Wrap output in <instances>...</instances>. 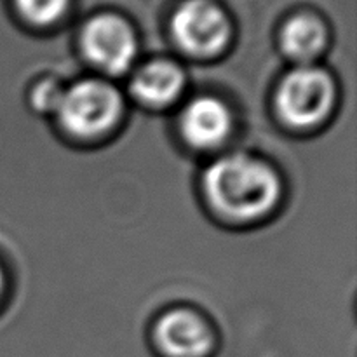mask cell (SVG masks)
Listing matches in <instances>:
<instances>
[{"instance_id":"obj_12","label":"cell","mask_w":357,"mask_h":357,"mask_svg":"<svg viewBox=\"0 0 357 357\" xmlns=\"http://www.w3.org/2000/svg\"><path fill=\"white\" fill-rule=\"evenodd\" d=\"M3 286V275H2V271H0V289H2Z\"/></svg>"},{"instance_id":"obj_9","label":"cell","mask_w":357,"mask_h":357,"mask_svg":"<svg viewBox=\"0 0 357 357\" xmlns=\"http://www.w3.org/2000/svg\"><path fill=\"white\" fill-rule=\"evenodd\" d=\"M326 42L323 24L310 16L293 17L282 31V47L291 58L309 61L321 52Z\"/></svg>"},{"instance_id":"obj_10","label":"cell","mask_w":357,"mask_h":357,"mask_svg":"<svg viewBox=\"0 0 357 357\" xmlns=\"http://www.w3.org/2000/svg\"><path fill=\"white\" fill-rule=\"evenodd\" d=\"M24 17L33 23L47 24L58 20L68 0H16Z\"/></svg>"},{"instance_id":"obj_7","label":"cell","mask_w":357,"mask_h":357,"mask_svg":"<svg viewBox=\"0 0 357 357\" xmlns=\"http://www.w3.org/2000/svg\"><path fill=\"white\" fill-rule=\"evenodd\" d=\"M230 126L229 108L216 98H197L181 115V132L195 149L218 146L229 136Z\"/></svg>"},{"instance_id":"obj_6","label":"cell","mask_w":357,"mask_h":357,"mask_svg":"<svg viewBox=\"0 0 357 357\" xmlns=\"http://www.w3.org/2000/svg\"><path fill=\"white\" fill-rule=\"evenodd\" d=\"M155 335L160 349L171 357H201L211 347V333L206 323L188 310L166 314Z\"/></svg>"},{"instance_id":"obj_5","label":"cell","mask_w":357,"mask_h":357,"mask_svg":"<svg viewBox=\"0 0 357 357\" xmlns=\"http://www.w3.org/2000/svg\"><path fill=\"white\" fill-rule=\"evenodd\" d=\"M82 45L87 58L108 73L126 72L136 54L131 28L115 16L94 17L84 30Z\"/></svg>"},{"instance_id":"obj_4","label":"cell","mask_w":357,"mask_h":357,"mask_svg":"<svg viewBox=\"0 0 357 357\" xmlns=\"http://www.w3.org/2000/svg\"><path fill=\"white\" fill-rule=\"evenodd\" d=\"M173 33L181 49L199 56L218 52L230 37L225 14L206 0L181 6L173 20Z\"/></svg>"},{"instance_id":"obj_2","label":"cell","mask_w":357,"mask_h":357,"mask_svg":"<svg viewBox=\"0 0 357 357\" xmlns=\"http://www.w3.org/2000/svg\"><path fill=\"white\" fill-rule=\"evenodd\" d=\"M122 101L117 91L101 80H82L63 91L58 107L63 128L79 136L105 132L119 121Z\"/></svg>"},{"instance_id":"obj_1","label":"cell","mask_w":357,"mask_h":357,"mask_svg":"<svg viewBox=\"0 0 357 357\" xmlns=\"http://www.w3.org/2000/svg\"><path fill=\"white\" fill-rule=\"evenodd\" d=\"M204 188L218 211L234 218L267 213L279 197V180L267 164L246 155L216 160L204 174Z\"/></svg>"},{"instance_id":"obj_8","label":"cell","mask_w":357,"mask_h":357,"mask_svg":"<svg viewBox=\"0 0 357 357\" xmlns=\"http://www.w3.org/2000/svg\"><path fill=\"white\" fill-rule=\"evenodd\" d=\"M183 73L169 61H153L143 66L132 80V93L145 103L160 107L180 96Z\"/></svg>"},{"instance_id":"obj_11","label":"cell","mask_w":357,"mask_h":357,"mask_svg":"<svg viewBox=\"0 0 357 357\" xmlns=\"http://www.w3.org/2000/svg\"><path fill=\"white\" fill-rule=\"evenodd\" d=\"M63 89L52 80H45L35 89L33 103L35 107L44 112H58L59 103H61Z\"/></svg>"},{"instance_id":"obj_3","label":"cell","mask_w":357,"mask_h":357,"mask_svg":"<svg viewBox=\"0 0 357 357\" xmlns=\"http://www.w3.org/2000/svg\"><path fill=\"white\" fill-rule=\"evenodd\" d=\"M333 82L319 68L300 66L293 70L275 96L282 121L293 128H310L326 117L333 103Z\"/></svg>"}]
</instances>
